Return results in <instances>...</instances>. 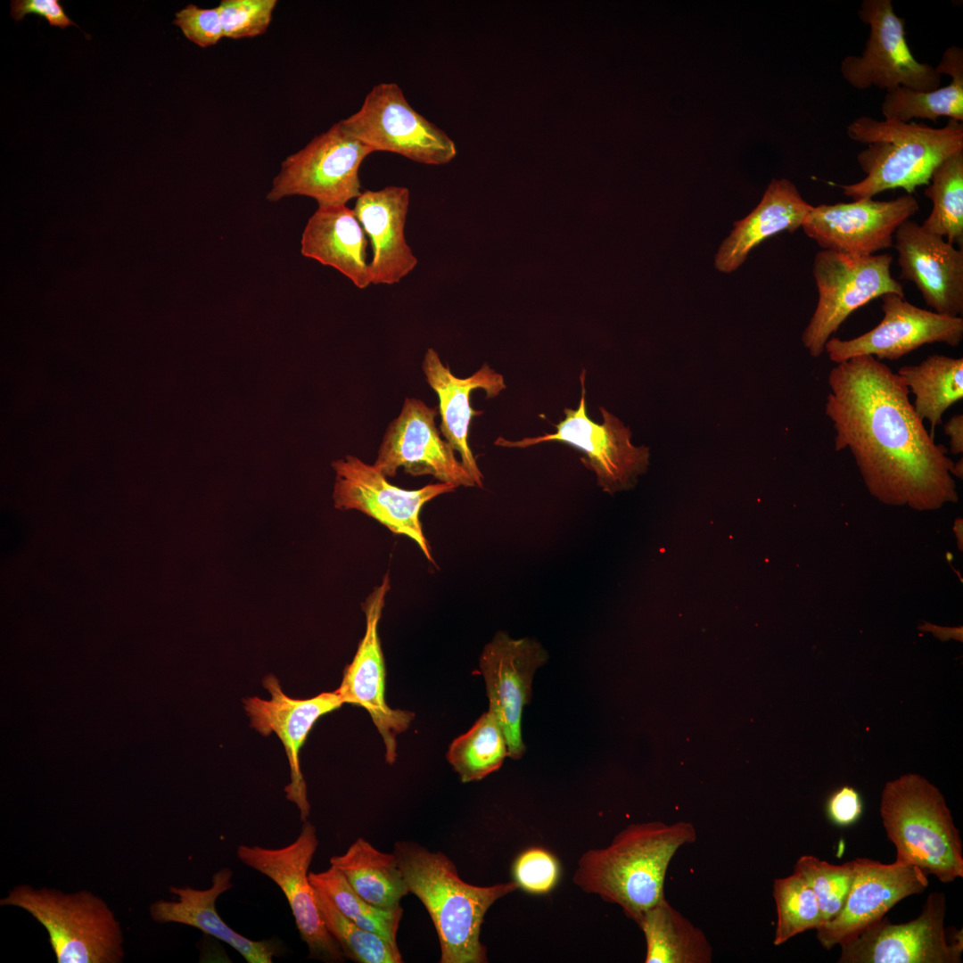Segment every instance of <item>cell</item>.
Instances as JSON below:
<instances>
[{
	"label": "cell",
	"instance_id": "obj_32",
	"mask_svg": "<svg viewBox=\"0 0 963 963\" xmlns=\"http://www.w3.org/2000/svg\"><path fill=\"white\" fill-rule=\"evenodd\" d=\"M508 756L507 744L496 716L484 712L465 734L455 738L447 759L464 783L479 781L498 770Z\"/></svg>",
	"mask_w": 963,
	"mask_h": 963
},
{
	"label": "cell",
	"instance_id": "obj_3",
	"mask_svg": "<svg viewBox=\"0 0 963 963\" xmlns=\"http://www.w3.org/2000/svg\"><path fill=\"white\" fill-rule=\"evenodd\" d=\"M393 852L408 892L422 901L434 925L440 963L487 962L480 940L485 914L497 900L519 889L517 883L468 884L445 854L412 842H398Z\"/></svg>",
	"mask_w": 963,
	"mask_h": 963
},
{
	"label": "cell",
	"instance_id": "obj_38",
	"mask_svg": "<svg viewBox=\"0 0 963 963\" xmlns=\"http://www.w3.org/2000/svg\"><path fill=\"white\" fill-rule=\"evenodd\" d=\"M276 0H222L218 5L224 37L240 39L266 32Z\"/></svg>",
	"mask_w": 963,
	"mask_h": 963
},
{
	"label": "cell",
	"instance_id": "obj_41",
	"mask_svg": "<svg viewBox=\"0 0 963 963\" xmlns=\"http://www.w3.org/2000/svg\"><path fill=\"white\" fill-rule=\"evenodd\" d=\"M27 14L44 17L51 27L65 29L78 26L65 13L58 0H13L11 2V15L16 21H21Z\"/></svg>",
	"mask_w": 963,
	"mask_h": 963
},
{
	"label": "cell",
	"instance_id": "obj_7",
	"mask_svg": "<svg viewBox=\"0 0 963 963\" xmlns=\"http://www.w3.org/2000/svg\"><path fill=\"white\" fill-rule=\"evenodd\" d=\"M893 256H856L821 250L815 255L813 276L819 299L802 334L810 355L819 358L825 345L855 310L886 293L904 297L902 284L893 277Z\"/></svg>",
	"mask_w": 963,
	"mask_h": 963
},
{
	"label": "cell",
	"instance_id": "obj_28",
	"mask_svg": "<svg viewBox=\"0 0 963 963\" xmlns=\"http://www.w3.org/2000/svg\"><path fill=\"white\" fill-rule=\"evenodd\" d=\"M646 944V963H710L712 949L704 932L664 897L636 923Z\"/></svg>",
	"mask_w": 963,
	"mask_h": 963
},
{
	"label": "cell",
	"instance_id": "obj_31",
	"mask_svg": "<svg viewBox=\"0 0 963 963\" xmlns=\"http://www.w3.org/2000/svg\"><path fill=\"white\" fill-rule=\"evenodd\" d=\"M897 374L914 395L915 412L929 422L934 436L945 411L963 399V358L929 355L918 365L901 367Z\"/></svg>",
	"mask_w": 963,
	"mask_h": 963
},
{
	"label": "cell",
	"instance_id": "obj_16",
	"mask_svg": "<svg viewBox=\"0 0 963 963\" xmlns=\"http://www.w3.org/2000/svg\"><path fill=\"white\" fill-rule=\"evenodd\" d=\"M438 413V407L406 398L400 414L385 431L373 465L387 478L395 477L402 467L414 477L432 475L456 488L476 486L454 449L441 438L435 424Z\"/></svg>",
	"mask_w": 963,
	"mask_h": 963
},
{
	"label": "cell",
	"instance_id": "obj_1",
	"mask_svg": "<svg viewBox=\"0 0 963 963\" xmlns=\"http://www.w3.org/2000/svg\"><path fill=\"white\" fill-rule=\"evenodd\" d=\"M824 413L835 449H848L868 492L880 502L932 511L956 503L954 462L915 412L901 377L873 356L835 364Z\"/></svg>",
	"mask_w": 963,
	"mask_h": 963
},
{
	"label": "cell",
	"instance_id": "obj_6",
	"mask_svg": "<svg viewBox=\"0 0 963 963\" xmlns=\"http://www.w3.org/2000/svg\"><path fill=\"white\" fill-rule=\"evenodd\" d=\"M29 912L41 924L58 963H119L124 937L119 921L99 896L79 891L15 886L0 900Z\"/></svg>",
	"mask_w": 963,
	"mask_h": 963
},
{
	"label": "cell",
	"instance_id": "obj_22",
	"mask_svg": "<svg viewBox=\"0 0 963 963\" xmlns=\"http://www.w3.org/2000/svg\"><path fill=\"white\" fill-rule=\"evenodd\" d=\"M899 277L912 282L933 311L959 317L963 313V250L912 220L896 229Z\"/></svg>",
	"mask_w": 963,
	"mask_h": 963
},
{
	"label": "cell",
	"instance_id": "obj_39",
	"mask_svg": "<svg viewBox=\"0 0 963 963\" xmlns=\"http://www.w3.org/2000/svg\"><path fill=\"white\" fill-rule=\"evenodd\" d=\"M514 881L531 894H547L557 885L560 865L548 851L531 847L518 855L513 868Z\"/></svg>",
	"mask_w": 963,
	"mask_h": 963
},
{
	"label": "cell",
	"instance_id": "obj_25",
	"mask_svg": "<svg viewBox=\"0 0 963 963\" xmlns=\"http://www.w3.org/2000/svg\"><path fill=\"white\" fill-rule=\"evenodd\" d=\"M233 873L222 868L212 877L207 889L171 886L176 901L158 900L150 905L152 919L157 923H177L193 926L234 948L248 963H271L281 952L276 939L254 941L231 928L216 909L217 899L233 887Z\"/></svg>",
	"mask_w": 963,
	"mask_h": 963
},
{
	"label": "cell",
	"instance_id": "obj_15",
	"mask_svg": "<svg viewBox=\"0 0 963 963\" xmlns=\"http://www.w3.org/2000/svg\"><path fill=\"white\" fill-rule=\"evenodd\" d=\"M880 298L884 317L877 326L852 339L832 336L827 342L825 352L831 361L837 364L864 355L878 360H896L926 344L957 347L962 342L961 317L918 308L896 293Z\"/></svg>",
	"mask_w": 963,
	"mask_h": 963
},
{
	"label": "cell",
	"instance_id": "obj_9",
	"mask_svg": "<svg viewBox=\"0 0 963 963\" xmlns=\"http://www.w3.org/2000/svg\"><path fill=\"white\" fill-rule=\"evenodd\" d=\"M339 123L373 152H390L426 165L447 164L457 152L446 132L411 107L391 82L375 85L358 111Z\"/></svg>",
	"mask_w": 963,
	"mask_h": 963
},
{
	"label": "cell",
	"instance_id": "obj_5",
	"mask_svg": "<svg viewBox=\"0 0 963 963\" xmlns=\"http://www.w3.org/2000/svg\"><path fill=\"white\" fill-rule=\"evenodd\" d=\"M879 811L896 861L918 867L943 884L963 877L959 830L943 795L927 779L907 773L888 781Z\"/></svg>",
	"mask_w": 963,
	"mask_h": 963
},
{
	"label": "cell",
	"instance_id": "obj_18",
	"mask_svg": "<svg viewBox=\"0 0 963 963\" xmlns=\"http://www.w3.org/2000/svg\"><path fill=\"white\" fill-rule=\"evenodd\" d=\"M387 572L362 604L366 631L353 660L343 671L336 689L342 702L367 711L385 746V760L392 764L397 759L396 737L407 730L415 715L409 711L392 709L385 700V665L378 626L391 588Z\"/></svg>",
	"mask_w": 963,
	"mask_h": 963
},
{
	"label": "cell",
	"instance_id": "obj_17",
	"mask_svg": "<svg viewBox=\"0 0 963 963\" xmlns=\"http://www.w3.org/2000/svg\"><path fill=\"white\" fill-rule=\"evenodd\" d=\"M918 210L909 193L891 201L819 204L812 206L801 227L822 250L869 256L893 247L896 229Z\"/></svg>",
	"mask_w": 963,
	"mask_h": 963
},
{
	"label": "cell",
	"instance_id": "obj_14",
	"mask_svg": "<svg viewBox=\"0 0 963 963\" xmlns=\"http://www.w3.org/2000/svg\"><path fill=\"white\" fill-rule=\"evenodd\" d=\"M318 845L316 827L304 821L298 837L282 848L241 844L236 855L246 866L270 878L284 894L309 958L325 962L345 959L322 919L309 868Z\"/></svg>",
	"mask_w": 963,
	"mask_h": 963
},
{
	"label": "cell",
	"instance_id": "obj_8",
	"mask_svg": "<svg viewBox=\"0 0 963 963\" xmlns=\"http://www.w3.org/2000/svg\"><path fill=\"white\" fill-rule=\"evenodd\" d=\"M585 374L583 369L580 376L581 396L578 408H564L565 416L556 425V432L514 441L498 437L494 444L518 449L547 441L571 445L585 454L582 462L596 473L598 486L613 494L631 488L637 477L646 471L649 449L634 446L630 441V428L605 407H599L603 417L601 424L588 416Z\"/></svg>",
	"mask_w": 963,
	"mask_h": 963
},
{
	"label": "cell",
	"instance_id": "obj_33",
	"mask_svg": "<svg viewBox=\"0 0 963 963\" xmlns=\"http://www.w3.org/2000/svg\"><path fill=\"white\" fill-rule=\"evenodd\" d=\"M933 208L921 225L926 231L963 246V151L945 159L924 190Z\"/></svg>",
	"mask_w": 963,
	"mask_h": 963
},
{
	"label": "cell",
	"instance_id": "obj_19",
	"mask_svg": "<svg viewBox=\"0 0 963 963\" xmlns=\"http://www.w3.org/2000/svg\"><path fill=\"white\" fill-rule=\"evenodd\" d=\"M853 879L840 912L816 929L820 945H841L880 920L900 901L924 892L927 876L913 865L885 864L868 858L852 860Z\"/></svg>",
	"mask_w": 963,
	"mask_h": 963
},
{
	"label": "cell",
	"instance_id": "obj_4",
	"mask_svg": "<svg viewBox=\"0 0 963 963\" xmlns=\"http://www.w3.org/2000/svg\"><path fill=\"white\" fill-rule=\"evenodd\" d=\"M851 140L867 144L857 155L865 174L860 181L839 185L853 201L873 198L901 188L911 194L927 185L934 170L948 157L963 151V123L949 119L939 128L914 121L854 119L846 128Z\"/></svg>",
	"mask_w": 963,
	"mask_h": 963
},
{
	"label": "cell",
	"instance_id": "obj_34",
	"mask_svg": "<svg viewBox=\"0 0 963 963\" xmlns=\"http://www.w3.org/2000/svg\"><path fill=\"white\" fill-rule=\"evenodd\" d=\"M309 877L311 885L326 894L345 917L398 947L396 938L403 914L401 906L381 909L372 905L333 866L322 872H310Z\"/></svg>",
	"mask_w": 963,
	"mask_h": 963
},
{
	"label": "cell",
	"instance_id": "obj_43",
	"mask_svg": "<svg viewBox=\"0 0 963 963\" xmlns=\"http://www.w3.org/2000/svg\"><path fill=\"white\" fill-rule=\"evenodd\" d=\"M944 433L949 437L951 451L955 454L963 452V415L951 417L943 425Z\"/></svg>",
	"mask_w": 963,
	"mask_h": 963
},
{
	"label": "cell",
	"instance_id": "obj_23",
	"mask_svg": "<svg viewBox=\"0 0 963 963\" xmlns=\"http://www.w3.org/2000/svg\"><path fill=\"white\" fill-rule=\"evenodd\" d=\"M409 200V190L395 185L363 191L356 199L353 211L372 247V284L399 283L417 265L405 237Z\"/></svg>",
	"mask_w": 963,
	"mask_h": 963
},
{
	"label": "cell",
	"instance_id": "obj_42",
	"mask_svg": "<svg viewBox=\"0 0 963 963\" xmlns=\"http://www.w3.org/2000/svg\"><path fill=\"white\" fill-rule=\"evenodd\" d=\"M827 811L832 821L839 826L853 824L862 812V800L852 786H844L829 796Z\"/></svg>",
	"mask_w": 963,
	"mask_h": 963
},
{
	"label": "cell",
	"instance_id": "obj_12",
	"mask_svg": "<svg viewBox=\"0 0 963 963\" xmlns=\"http://www.w3.org/2000/svg\"><path fill=\"white\" fill-rule=\"evenodd\" d=\"M946 896L931 893L919 916L893 924L885 916L841 944L839 963H960L963 933L945 928Z\"/></svg>",
	"mask_w": 963,
	"mask_h": 963
},
{
	"label": "cell",
	"instance_id": "obj_13",
	"mask_svg": "<svg viewBox=\"0 0 963 963\" xmlns=\"http://www.w3.org/2000/svg\"><path fill=\"white\" fill-rule=\"evenodd\" d=\"M332 466L335 472V508L359 511L392 533L411 539L424 556L434 562L423 531L421 511L436 497L455 491V486L438 482L417 490L401 489L389 482L374 465L351 455L333 461Z\"/></svg>",
	"mask_w": 963,
	"mask_h": 963
},
{
	"label": "cell",
	"instance_id": "obj_35",
	"mask_svg": "<svg viewBox=\"0 0 963 963\" xmlns=\"http://www.w3.org/2000/svg\"><path fill=\"white\" fill-rule=\"evenodd\" d=\"M315 899L326 929L339 944L345 959L359 963L402 962L399 947L349 919L326 894L316 888Z\"/></svg>",
	"mask_w": 963,
	"mask_h": 963
},
{
	"label": "cell",
	"instance_id": "obj_26",
	"mask_svg": "<svg viewBox=\"0 0 963 963\" xmlns=\"http://www.w3.org/2000/svg\"><path fill=\"white\" fill-rule=\"evenodd\" d=\"M811 208L790 180L772 179L759 204L734 223L729 235L720 245L714 258L716 269L722 273L737 270L763 241L801 227Z\"/></svg>",
	"mask_w": 963,
	"mask_h": 963
},
{
	"label": "cell",
	"instance_id": "obj_40",
	"mask_svg": "<svg viewBox=\"0 0 963 963\" xmlns=\"http://www.w3.org/2000/svg\"><path fill=\"white\" fill-rule=\"evenodd\" d=\"M173 23L189 41L202 48L215 45L224 37L218 6L201 8L189 4L176 12Z\"/></svg>",
	"mask_w": 963,
	"mask_h": 963
},
{
	"label": "cell",
	"instance_id": "obj_44",
	"mask_svg": "<svg viewBox=\"0 0 963 963\" xmlns=\"http://www.w3.org/2000/svg\"><path fill=\"white\" fill-rule=\"evenodd\" d=\"M951 473H952V475H953V477H957V478H960V479H962V476H963V464H962V459H960V460H959V461H958L957 463H954V464H953V466H952V472H951Z\"/></svg>",
	"mask_w": 963,
	"mask_h": 963
},
{
	"label": "cell",
	"instance_id": "obj_36",
	"mask_svg": "<svg viewBox=\"0 0 963 963\" xmlns=\"http://www.w3.org/2000/svg\"><path fill=\"white\" fill-rule=\"evenodd\" d=\"M777 925L773 943L786 942L794 936L823 925L819 901L807 882L797 873L773 882Z\"/></svg>",
	"mask_w": 963,
	"mask_h": 963
},
{
	"label": "cell",
	"instance_id": "obj_11",
	"mask_svg": "<svg viewBox=\"0 0 963 963\" xmlns=\"http://www.w3.org/2000/svg\"><path fill=\"white\" fill-rule=\"evenodd\" d=\"M859 19L869 26L860 55H848L840 64L844 79L858 90L877 86L891 92L898 87L932 91L940 87L935 67L918 62L905 37L904 20L891 0H863Z\"/></svg>",
	"mask_w": 963,
	"mask_h": 963
},
{
	"label": "cell",
	"instance_id": "obj_27",
	"mask_svg": "<svg viewBox=\"0 0 963 963\" xmlns=\"http://www.w3.org/2000/svg\"><path fill=\"white\" fill-rule=\"evenodd\" d=\"M301 254L330 266L359 289L371 284L367 236L353 210L346 205L318 206L300 241Z\"/></svg>",
	"mask_w": 963,
	"mask_h": 963
},
{
	"label": "cell",
	"instance_id": "obj_2",
	"mask_svg": "<svg viewBox=\"0 0 963 963\" xmlns=\"http://www.w3.org/2000/svg\"><path fill=\"white\" fill-rule=\"evenodd\" d=\"M696 839V831L689 822L632 823L608 846L580 856L573 883L617 904L637 923L644 911L665 897V877L675 853Z\"/></svg>",
	"mask_w": 963,
	"mask_h": 963
},
{
	"label": "cell",
	"instance_id": "obj_10",
	"mask_svg": "<svg viewBox=\"0 0 963 963\" xmlns=\"http://www.w3.org/2000/svg\"><path fill=\"white\" fill-rule=\"evenodd\" d=\"M371 153L338 122L282 162L267 198L277 202L301 195L318 206L346 205L361 193L358 171Z\"/></svg>",
	"mask_w": 963,
	"mask_h": 963
},
{
	"label": "cell",
	"instance_id": "obj_24",
	"mask_svg": "<svg viewBox=\"0 0 963 963\" xmlns=\"http://www.w3.org/2000/svg\"><path fill=\"white\" fill-rule=\"evenodd\" d=\"M422 369L426 382L439 399L442 436L458 452L463 466L475 485L482 488L483 475L468 445V434L473 416L482 412L472 407L471 393L482 389L486 392V399L497 397L506 388L502 374L485 363L471 376L459 378L451 373L448 365H443L432 348L426 350Z\"/></svg>",
	"mask_w": 963,
	"mask_h": 963
},
{
	"label": "cell",
	"instance_id": "obj_30",
	"mask_svg": "<svg viewBox=\"0 0 963 963\" xmlns=\"http://www.w3.org/2000/svg\"><path fill=\"white\" fill-rule=\"evenodd\" d=\"M330 864L375 907L397 908L409 893L394 852H383L364 838H358L343 854L331 857Z\"/></svg>",
	"mask_w": 963,
	"mask_h": 963
},
{
	"label": "cell",
	"instance_id": "obj_29",
	"mask_svg": "<svg viewBox=\"0 0 963 963\" xmlns=\"http://www.w3.org/2000/svg\"><path fill=\"white\" fill-rule=\"evenodd\" d=\"M942 76L951 77L950 83L932 91H918L907 87L886 92L881 104L885 119L902 122L913 119L935 122L940 117L963 122V50L949 46L935 67Z\"/></svg>",
	"mask_w": 963,
	"mask_h": 963
},
{
	"label": "cell",
	"instance_id": "obj_21",
	"mask_svg": "<svg viewBox=\"0 0 963 963\" xmlns=\"http://www.w3.org/2000/svg\"><path fill=\"white\" fill-rule=\"evenodd\" d=\"M263 686L270 693L271 698L248 697L243 700L244 710L251 728L263 737L276 733L284 745L291 779L284 787L286 798L297 806L300 819L304 822L309 816L310 805L300 770V749L316 721L339 709L344 703L336 690L307 699L290 697L282 690L279 680L273 674L264 678Z\"/></svg>",
	"mask_w": 963,
	"mask_h": 963
},
{
	"label": "cell",
	"instance_id": "obj_20",
	"mask_svg": "<svg viewBox=\"0 0 963 963\" xmlns=\"http://www.w3.org/2000/svg\"><path fill=\"white\" fill-rule=\"evenodd\" d=\"M547 655L532 639L511 638L498 632L480 657L490 711L498 719L507 744L508 757L520 759L525 747L521 721L523 707L530 702L536 670Z\"/></svg>",
	"mask_w": 963,
	"mask_h": 963
},
{
	"label": "cell",
	"instance_id": "obj_37",
	"mask_svg": "<svg viewBox=\"0 0 963 963\" xmlns=\"http://www.w3.org/2000/svg\"><path fill=\"white\" fill-rule=\"evenodd\" d=\"M815 893L821 911L823 925L833 919L843 909L852 879V860L841 865L831 864L812 855L801 856L794 866Z\"/></svg>",
	"mask_w": 963,
	"mask_h": 963
}]
</instances>
